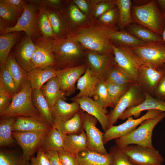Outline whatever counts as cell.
<instances>
[{"mask_svg":"<svg viewBox=\"0 0 165 165\" xmlns=\"http://www.w3.org/2000/svg\"><path fill=\"white\" fill-rule=\"evenodd\" d=\"M118 30L114 24H104L83 30L74 37L88 50L104 54L113 53L112 37Z\"/></svg>","mask_w":165,"mask_h":165,"instance_id":"6da1fadb","label":"cell"},{"mask_svg":"<svg viewBox=\"0 0 165 165\" xmlns=\"http://www.w3.org/2000/svg\"><path fill=\"white\" fill-rule=\"evenodd\" d=\"M132 17L134 23L161 36L165 26V17L156 0L149 1L141 6H132Z\"/></svg>","mask_w":165,"mask_h":165,"instance_id":"7a4b0ae2","label":"cell"},{"mask_svg":"<svg viewBox=\"0 0 165 165\" xmlns=\"http://www.w3.org/2000/svg\"><path fill=\"white\" fill-rule=\"evenodd\" d=\"M32 90L29 81L27 80L19 92L13 96L9 106L0 114L1 118L23 116L44 121L33 103Z\"/></svg>","mask_w":165,"mask_h":165,"instance_id":"3957f363","label":"cell"},{"mask_svg":"<svg viewBox=\"0 0 165 165\" xmlns=\"http://www.w3.org/2000/svg\"><path fill=\"white\" fill-rule=\"evenodd\" d=\"M165 118V112H163L155 118L144 121L133 131L116 139V145L122 149L131 145L154 148L152 140L153 131L157 124Z\"/></svg>","mask_w":165,"mask_h":165,"instance_id":"277c9868","label":"cell"},{"mask_svg":"<svg viewBox=\"0 0 165 165\" xmlns=\"http://www.w3.org/2000/svg\"><path fill=\"white\" fill-rule=\"evenodd\" d=\"M37 8L32 4L25 3L23 11L16 24L11 27L0 26L1 35L9 33L24 31L33 41L41 37L40 31Z\"/></svg>","mask_w":165,"mask_h":165,"instance_id":"5b68a950","label":"cell"},{"mask_svg":"<svg viewBox=\"0 0 165 165\" xmlns=\"http://www.w3.org/2000/svg\"><path fill=\"white\" fill-rule=\"evenodd\" d=\"M79 43L71 37L53 40V53L56 65L61 67V69L70 67L71 64L81 57L82 51Z\"/></svg>","mask_w":165,"mask_h":165,"instance_id":"8992f818","label":"cell"},{"mask_svg":"<svg viewBox=\"0 0 165 165\" xmlns=\"http://www.w3.org/2000/svg\"><path fill=\"white\" fill-rule=\"evenodd\" d=\"M144 64L158 68L165 64V42H147L130 47Z\"/></svg>","mask_w":165,"mask_h":165,"instance_id":"52a82bcc","label":"cell"},{"mask_svg":"<svg viewBox=\"0 0 165 165\" xmlns=\"http://www.w3.org/2000/svg\"><path fill=\"white\" fill-rule=\"evenodd\" d=\"M145 99L144 92L136 83L133 84L108 114L109 127L116 123L127 109L138 105L143 102Z\"/></svg>","mask_w":165,"mask_h":165,"instance_id":"ba28073f","label":"cell"},{"mask_svg":"<svg viewBox=\"0 0 165 165\" xmlns=\"http://www.w3.org/2000/svg\"><path fill=\"white\" fill-rule=\"evenodd\" d=\"M162 112L158 110H149L145 114L138 118L134 119L133 116H130L125 122L120 124L111 126L104 133V144H106L111 140L117 139L126 135L137 127L144 121L155 118Z\"/></svg>","mask_w":165,"mask_h":165,"instance_id":"9c48e42d","label":"cell"},{"mask_svg":"<svg viewBox=\"0 0 165 165\" xmlns=\"http://www.w3.org/2000/svg\"><path fill=\"white\" fill-rule=\"evenodd\" d=\"M48 131H13L12 134L22 149L24 156L30 161L40 148Z\"/></svg>","mask_w":165,"mask_h":165,"instance_id":"30bf717a","label":"cell"},{"mask_svg":"<svg viewBox=\"0 0 165 165\" xmlns=\"http://www.w3.org/2000/svg\"><path fill=\"white\" fill-rule=\"evenodd\" d=\"M122 150L135 165H162L163 162V157L155 148L131 145Z\"/></svg>","mask_w":165,"mask_h":165,"instance_id":"8fae6325","label":"cell"},{"mask_svg":"<svg viewBox=\"0 0 165 165\" xmlns=\"http://www.w3.org/2000/svg\"><path fill=\"white\" fill-rule=\"evenodd\" d=\"M83 129L86 137L87 150L106 154L108 153L104 147V133L96 127L97 120L91 115L81 111Z\"/></svg>","mask_w":165,"mask_h":165,"instance_id":"7c38bea8","label":"cell"},{"mask_svg":"<svg viewBox=\"0 0 165 165\" xmlns=\"http://www.w3.org/2000/svg\"><path fill=\"white\" fill-rule=\"evenodd\" d=\"M112 48L116 63L136 80L139 67L144 64L128 46L112 44Z\"/></svg>","mask_w":165,"mask_h":165,"instance_id":"4fadbf2b","label":"cell"},{"mask_svg":"<svg viewBox=\"0 0 165 165\" xmlns=\"http://www.w3.org/2000/svg\"><path fill=\"white\" fill-rule=\"evenodd\" d=\"M165 73V70L161 67L143 64L138 68L136 83L144 92L153 97L157 85Z\"/></svg>","mask_w":165,"mask_h":165,"instance_id":"5bb4252c","label":"cell"},{"mask_svg":"<svg viewBox=\"0 0 165 165\" xmlns=\"http://www.w3.org/2000/svg\"><path fill=\"white\" fill-rule=\"evenodd\" d=\"M35 41L36 49L31 61L34 68L56 66V63L53 50V40L41 37Z\"/></svg>","mask_w":165,"mask_h":165,"instance_id":"9a60e30c","label":"cell"},{"mask_svg":"<svg viewBox=\"0 0 165 165\" xmlns=\"http://www.w3.org/2000/svg\"><path fill=\"white\" fill-rule=\"evenodd\" d=\"M87 67L86 64H82L57 70L56 77L61 90L66 96L74 93L75 83L84 74Z\"/></svg>","mask_w":165,"mask_h":165,"instance_id":"2e32d148","label":"cell"},{"mask_svg":"<svg viewBox=\"0 0 165 165\" xmlns=\"http://www.w3.org/2000/svg\"><path fill=\"white\" fill-rule=\"evenodd\" d=\"M112 53L101 54L89 50L86 52L88 67L100 80L105 81L108 70L115 62Z\"/></svg>","mask_w":165,"mask_h":165,"instance_id":"e0dca14e","label":"cell"},{"mask_svg":"<svg viewBox=\"0 0 165 165\" xmlns=\"http://www.w3.org/2000/svg\"><path fill=\"white\" fill-rule=\"evenodd\" d=\"M71 100L77 103L81 109L96 118L104 132L109 128V119L107 114V111L97 101L88 97Z\"/></svg>","mask_w":165,"mask_h":165,"instance_id":"ac0fdd59","label":"cell"},{"mask_svg":"<svg viewBox=\"0 0 165 165\" xmlns=\"http://www.w3.org/2000/svg\"><path fill=\"white\" fill-rule=\"evenodd\" d=\"M36 47V45L33 40L26 36L20 42L14 55L19 65L28 72L34 69L31 61Z\"/></svg>","mask_w":165,"mask_h":165,"instance_id":"d6986e66","label":"cell"},{"mask_svg":"<svg viewBox=\"0 0 165 165\" xmlns=\"http://www.w3.org/2000/svg\"><path fill=\"white\" fill-rule=\"evenodd\" d=\"M144 93L145 99L143 102L136 106L127 109L119 119L124 120L130 116L138 118L141 112L145 110L156 109L165 112V101L156 98L146 93Z\"/></svg>","mask_w":165,"mask_h":165,"instance_id":"ffe728a7","label":"cell"},{"mask_svg":"<svg viewBox=\"0 0 165 165\" xmlns=\"http://www.w3.org/2000/svg\"><path fill=\"white\" fill-rule=\"evenodd\" d=\"M100 80L87 67L84 74L77 81V88L79 92L72 98L75 99L83 97L93 96L96 86Z\"/></svg>","mask_w":165,"mask_h":165,"instance_id":"44dd1931","label":"cell"},{"mask_svg":"<svg viewBox=\"0 0 165 165\" xmlns=\"http://www.w3.org/2000/svg\"><path fill=\"white\" fill-rule=\"evenodd\" d=\"M79 104L76 102L67 103L62 99L58 100L51 108L52 116L54 122H63L72 118L81 110Z\"/></svg>","mask_w":165,"mask_h":165,"instance_id":"7402d4cb","label":"cell"},{"mask_svg":"<svg viewBox=\"0 0 165 165\" xmlns=\"http://www.w3.org/2000/svg\"><path fill=\"white\" fill-rule=\"evenodd\" d=\"M63 135L64 151L77 157L79 153L87 150L86 137L84 130L79 134Z\"/></svg>","mask_w":165,"mask_h":165,"instance_id":"603a6c76","label":"cell"},{"mask_svg":"<svg viewBox=\"0 0 165 165\" xmlns=\"http://www.w3.org/2000/svg\"><path fill=\"white\" fill-rule=\"evenodd\" d=\"M52 127L43 120L27 117L17 116L13 127V131H48Z\"/></svg>","mask_w":165,"mask_h":165,"instance_id":"cb8c5ba5","label":"cell"},{"mask_svg":"<svg viewBox=\"0 0 165 165\" xmlns=\"http://www.w3.org/2000/svg\"><path fill=\"white\" fill-rule=\"evenodd\" d=\"M57 70L54 67L35 68L28 72V79L32 89H40L51 79L56 76Z\"/></svg>","mask_w":165,"mask_h":165,"instance_id":"d4e9b609","label":"cell"},{"mask_svg":"<svg viewBox=\"0 0 165 165\" xmlns=\"http://www.w3.org/2000/svg\"><path fill=\"white\" fill-rule=\"evenodd\" d=\"M77 157L80 165H111L113 161L110 153L104 154L88 150L79 153Z\"/></svg>","mask_w":165,"mask_h":165,"instance_id":"484cf974","label":"cell"},{"mask_svg":"<svg viewBox=\"0 0 165 165\" xmlns=\"http://www.w3.org/2000/svg\"><path fill=\"white\" fill-rule=\"evenodd\" d=\"M32 100L35 108L43 120L52 127L53 120L51 113V108L40 89H33Z\"/></svg>","mask_w":165,"mask_h":165,"instance_id":"4316f807","label":"cell"},{"mask_svg":"<svg viewBox=\"0 0 165 165\" xmlns=\"http://www.w3.org/2000/svg\"><path fill=\"white\" fill-rule=\"evenodd\" d=\"M40 90L51 108L59 99H66V95L61 90L56 76L48 80Z\"/></svg>","mask_w":165,"mask_h":165,"instance_id":"83f0119b","label":"cell"},{"mask_svg":"<svg viewBox=\"0 0 165 165\" xmlns=\"http://www.w3.org/2000/svg\"><path fill=\"white\" fill-rule=\"evenodd\" d=\"M52 127L58 130L65 134H77L83 130L80 110L76 113L72 118L63 122H54Z\"/></svg>","mask_w":165,"mask_h":165,"instance_id":"f1b7e54d","label":"cell"},{"mask_svg":"<svg viewBox=\"0 0 165 165\" xmlns=\"http://www.w3.org/2000/svg\"><path fill=\"white\" fill-rule=\"evenodd\" d=\"M63 134L57 129L51 128L47 132L40 148L45 152L63 149Z\"/></svg>","mask_w":165,"mask_h":165,"instance_id":"f546056e","label":"cell"},{"mask_svg":"<svg viewBox=\"0 0 165 165\" xmlns=\"http://www.w3.org/2000/svg\"><path fill=\"white\" fill-rule=\"evenodd\" d=\"M106 83L119 85L133 84L134 79L115 62L108 70L105 79Z\"/></svg>","mask_w":165,"mask_h":165,"instance_id":"4dcf8cb0","label":"cell"},{"mask_svg":"<svg viewBox=\"0 0 165 165\" xmlns=\"http://www.w3.org/2000/svg\"><path fill=\"white\" fill-rule=\"evenodd\" d=\"M6 65L19 91L24 83L28 80V72L17 62L14 55L9 54Z\"/></svg>","mask_w":165,"mask_h":165,"instance_id":"1f68e13d","label":"cell"},{"mask_svg":"<svg viewBox=\"0 0 165 165\" xmlns=\"http://www.w3.org/2000/svg\"><path fill=\"white\" fill-rule=\"evenodd\" d=\"M19 32L9 33L0 36V66L6 64L10 52L18 40Z\"/></svg>","mask_w":165,"mask_h":165,"instance_id":"d6a6232c","label":"cell"},{"mask_svg":"<svg viewBox=\"0 0 165 165\" xmlns=\"http://www.w3.org/2000/svg\"><path fill=\"white\" fill-rule=\"evenodd\" d=\"M16 117L1 118L0 122V146L13 145L16 141L12 136L13 127Z\"/></svg>","mask_w":165,"mask_h":165,"instance_id":"836d02e7","label":"cell"},{"mask_svg":"<svg viewBox=\"0 0 165 165\" xmlns=\"http://www.w3.org/2000/svg\"><path fill=\"white\" fill-rule=\"evenodd\" d=\"M126 28L127 31L139 40L145 42L164 41L161 36L158 35L148 29L137 24H132Z\"/></svg>","mask_w":165,"mask_h":165,"instance_id":"e575fe53","label":"cell"},{"mask_svg":"<svg viewBox=\"0 0 165 165\" xmlns=\"http://www.w3.org/2000/svg\"><path fill=\"white\" fill-rule=\"evenodd\" d=\"M118 10L119 26L123 29L134 23L132 19L131 9L132 2L130 0H117L114 1Z\"/></svg>","mask_w":165,"mask_h":165,"instance_id":"d590c367","label":"cell"},{"mask_svg":"<svg viewBox=\"0 0 165 165\" xmlns=\"http://www.w3.org/2000/svg\"><path fill=\"white\" fill-rule=\"evenodd\" d=\"M112 41L117 44L116 46H122L132 47L140 46L145 43L127 31H115L112 37Z\"/></svg>","mask_w":165,"mask_h":165,"instance_id":"8d00e7d4","label":"cell"},{"mask_svg":"<svg viewBox=\"0 0 165 165\" xmlns=\"http://www.w3.org/2000/svg\"><path fill=\"white\" fill-rule=\"evenodd\" d=\"M0 165H30V161L26 160L23 154L7 149H1Z\"/></svg>","mask_w":165,"mask_h":165,"instance_id":"74e56055","label":"cell"},{"mask_svg":"<svg viewBox=\"0 0 165 165\" xmlns=\"http://www.w3.org/2000/svg\"><path fill=\"white\" fill-rule=\"evenodd\" d=\"M94 100L97 101L104 108L114 107L109 95L105 81L100 80L98 83L95 91Z\"/></svg>","mask_w":165,"mask_h":165,"instance_id":"f35d334b","label":"cell"},{"mask_svg":"<svg viewBox=\"0 0 165 165\" xmlns=\"http://www.w3.org/2000/svg\"><path fill=\"white\" fill-rule=\"evenodd\" d=\"M39 28L45 38L53 40L55 38L46 9L42 7L38 16Z\"/></svg>","mask_w":165,"mask_h":165,"instance_id":"ab89813d","label":"cell"},{"mask_svg":"<svg viewBox=\"0 0 165 165\" xmlns=\"http://www.w3.org/2000/svg\"><path fill=\"white\" fill-rule=\"evenodd\" d=\"M0 87L13 96L19 91L6 64L0 66Z\"/></svg>","mask_w":165,"mask_h":165,"instance_id":"60d3db41","label":"cell"},{"mask_svg":"<svg viewBox=\"0 0 165 165\" xmlns=\"http://www.w3.org/2000/svg\"><path fill=\"white\" fill-rule=\"evenodd\" d=\"M106 83L109 95L114 106L133 84L119 85L111 83Z\"/></svg>","mask_w":165,"mask_h":165,"instance_id":"b9f144b4","label":"cell"},{"mask_svg":"<svg viewBox=\"0 0 165 165\" xmlns=\"http://www.w3.org/2000/svg\"><path fill=\"white\" fill-rule=\"evenodd\" d=\"M23 10L0 2L1 19L6 21L11 22L14 21L19 13Z\"/></svg>","mask_w":165,"mask_h":165,"instance_id":"7bdbcfd3","label":"cell"},{"mask_svg":"<svg viewBox=\"0 0 165 165\" xmlns=\"http://www.w3.org/2000/svg\"><path fill=\"white\" fill-rule=\"evenodd\" d=\"M109 153L113 157L111 165H135L130 161L123 150L116 145L111 147Z\"/></svg>","mask_w":165,"mask_h":165,"instance_id":"ee69618b","label":"cell"},{"mask_svg":"<svg viewBox=\"0 0 165 165\" xmlns=\"http://www.w3.org/2000/svg\"><path fill=\"white\" fill-rule=\"evenodd\" d=\"M55 36H58L62 31V25L58 15L53 11L46 9Z\"/></svg>","mask_w":165,"mask_h":165,"instance_id":"f6af8a7d","label":"cell"},{"mask_svg":"<svg viewBox=\"0 0 165 165\" xmlns=\"http://www.w3.org/2000/svg\"><path fill=\"white\" fill-rule=\"evenodd\" d=\"M119 17L117 8L114 7L100 16V20L104 24L112 25Z\"/></svg>","mask_w":165,"mask_h":165,"instance_id":"bcb514c9","label":"cell"},{"mask_svg":"<svg viewBox=\"0 0 165 165\" xmlns=\"http://www.w3.org/2000/svg\"><path fill=\"white\" fill-rule=\"evenodd\" d=\"M60 160L63 165H80L77 157L63 149L57 151Z\"/></svg>","mask_w":165,"mask_h":165,"instance_id":"7dc6e473","label":"cell"},{"mask_svg":"<svg viewBox=\"0 0 165 165\" xmlns=\"http://www.w3.org/2000/svg\"><path fill=\"white\" fill-rule=\"evenodd\" d=\"M30 165H50L46 153L41 148L37 152L35 157H33L30 160Z\"/></svg>","mask_w":165,"mask_h":165,"instance_id":"c3c4849f","label":"cell"},{"mask_svg":"<svg viewBox=\"0 0 165 165\" xmlns=\"http://www.w3.org/2000/svg\"><path fill=\"white\" fill-rule=\"evenodd\" d=\"M13 96L0 87V114L9 106Z\"/></svg>","mask_w":165,"mask_h":165,"instance_id":"681fc988","label":"cell"},{"mask_svg":"<svg viewBox=\"0 0 165 165\" xmlns=\"http://www.w3.org/2000/svg\"><path fill=\"white\" fill-rule=\"evenodd\" d=\"M69 15L71 20L75 23H79L84 20L86 16L76 6H71L69 10Z\"/></svg>","mask_w":165,"mask_h":165,"instance_id":"f907efd6","label":"cell"},{"mask_svg":"<svg viewBox=\"0 0 165 165\" xmlns=\"http://www.w3.org/2000/svg\"><path fill=\"white\" fill-rule=\"evenodd\" d=\"M114 1L102 2L97 4L95 8L94 15L96 17L101 16L110 9L115 7Z\"/></svg>","mask_w":165,"mask_h":165,"instance_id":"816d5d0a","label":"cell"},{"mask_svg":"<svg viewBox=\"0 0 165 165\" xmlns=\"http://www.w3.org/2000/svg\"><path fill=\"white\" fill-rule=\"evenodd\" d=\"M154 96L156 98L165 101V73L157 85L154 93Z\"/></svg>","mask_w":165,"mask_h":165,"instance_id":"f5cc1de1","label":"cell"},{"mask_svg":"<svg viewBox=\"0 0 165 165\" xmlns=\"http://www.w3.org/2000/svg\"><path fill=\"white\" fill-rule=\"evenodd\" d=\"M46 153L49 160L50 165H63L60 160L57 151L52 150Z\"/></svg>","mask_w":165,"mask_h":165,"instance_id":"db71d44e","label":"cell"},{"mask_svg":"<svg viewBox=\"0 0 165 165\" xmlns=\"http://www.w3.org/2000/svg\"><path fill=\"white\" fill-rule=\"evenodd\" d=\"M0 2L21 9H24L26 3L22 0H1Z\"/></svg>","mask_w":165,"mask_h":165,"instance_id":"11a10c76","label":"cell"},{"mask_svg":"<svg viewBox=\"0 0 165 165\" xmlns=\"http://www.w3.org/2000/svg\"><path fill=\"white\" fill-rule=\"evenodd\" d=\"M74 2L81 10L86 13L89 12V6L85 0H75L74 1Z\"/></svg>","mask_w":165,"mask_h":165,"instance_id":"9f6ffc18","label":"cell"},{"mask_svg":"<svg viewBox=\"0 0 165 165\" xmlns=\"http://www.w3.org/2000/svg\"><path fill=\"white\" fill-rule=\"evenodd\" d=\"M61 1L59 0H47L44 2L45 5L49 6H54L60 4Z\"/></svg>","mask_w":165,"mask_h":165,"instance_id":"6f0895ef","label":"cell"},{"mask_svg":"<svg viewBox=\"0 0 165 165\" xmlns=\"http://www.w3.org/2000/svg\"><path fill=\"white\" fill-rule=\"evenodd\" d=\"M158 7H160L162 10V13H165V0H156Z\"/></svg>","mask_w":165,"mask_h":165,"instance_id":"680465c9","label":"cell"},{"mask_svg":"<svg viewBox=\"0 0 165 165\" xmlns=\"http://www.w3.org/2000/svg\"><path fill=\"white\" fill-rule=\"evenodd\" d=\"M161 36L162 37V38L163 40L165 42V26L164 28L162 33Z\"/></svg>","mask_w":165,"mask_h":165,"instance_id":"91938a15","label":"cell"},{"mask_svg":"<svg viewBox=\"0 0 165 165\" xmlns=\"http://www.w3.org/2000/svg\"><path fill=\"white\" fill-rule=\"evenodd\" d=\"M161 67L165 70V64L163 65Z\"/></svg>","mask_w":165,"mask_h":165,"instance_id":"94428289","label":"cell"},{"mask_svg":"<svg viewBox=\"0 0 165 165\" xmlns=\"http://www.w3.org/2000/svg\"><path fill=\"white\" fill-rule=\"evenodd\" d=\"M162 14H163V16L164 17H165V13H162Z\"/></svg>","mask_w":165,"mask_h":165,"instance_id":"6125c7cd","label":"cell"}]
</instances>
